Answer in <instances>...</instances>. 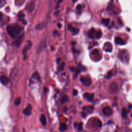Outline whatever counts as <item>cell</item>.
<instances>
[{"instance_id":"1","label":"cell","mask_w":132,"mask_h":132,"mask_svg":"<svg viewBox=\"0 0 132 132\" xmlns=\"http://www.w3.org/2000/svg\"><path fill=\"white\" fill-rule=\"evenodd\" d=\"M22 30V27L18 24H11L7 26V30L9 36L12 38H16Z\"/></svg>"},{"instance_id":"2","label":"cell","mask_w":132,"mask_h":132,"mask_svg":"<svg viewBox=\"0 0 132 132\" xmlns=\"http://www.w3.org/2000/svg\"><path fill=\"white\" fill-rule=\"evenodd\" d=\"M80 81L84 86L87 87L90 86L91 83V79L89 77L85 76H81L80 77Z\"/></svg>"},{"instance_id":"3","label":"cell","mask_w":132,"mask_h":132,"mask_svg":"<svg viewBox=\"0 0 132 132\" xmlns=\"http://www.w3.org/2000/svg\"><path fill=\"white\" fill-rule=\"evenodd\" d=\"M32 46V43L31 41H27V45L24 47V48L23 50L22 51V54L24 55V60H25L27 58V56H26V53L27 51L31 47V46Z\"/></svg>"},{"instance_id":"4","label":"cell","mask_w":132,"mask_h":132,"mask_svg":"<svg viewBox=\"0 0 132 132\" xmlns=\"http://www.w3.org/2000/svg\"><path fill=\"white\" fill-rule=\"evenodd\" d=\"M103 113L105 116H110L112 113V110L109 106H105L102 109Z\"/></svg>"},{"instance_id":"5","label":"cell","mask_w":132,"mask_h":132,"mask_svg":"<svg viewBox=\"0 0 132 132\" xmlns=\"http://www.w3.org/2000/svg\"><path fill=\"white\" fill-rule=\"evenodd\" d=\"M94 93H89L88 92H86L84 94V97L89 102H92L94 99Z\"/></svg>"},{"instance_id":"6","label":"cell","mask_w":132,"mask_h":132,"mask_svg":"<svg viewBox=\"0 0 132 132\" xmlns=\"http://www.w3.org/2000/svg\"><path fill=\"white\" fill-rule=\"evenodd\" d=\"M91 125L95 128H100L102 126V123L98 119H94L92 121Z\"/></svg>"},{"instance_id":"7","label":"cell","mask_w":132,"mask_h":132,"mask_svg":"<svg viewBox=\"0 0 132 132\" xmlns=\"http://www.w3.org/2000/svg\"><path fill=\"white\" fill-rule=\"evenodd\" d=\"M31 109L32 107L30 104H28L27 106L23 110V113L26 116H29L31 114Z\"/></svg>"},{"instance_id":"8","label":"cell","mask_w":132,"mask_h":132,"mask_svg":"<svg viewBox=\"0 0 132 132\" xmlns=\"http://www.w3.org/2000/svg\"><path fill=\"white\" fill-rule=\"evenodd\" d=\"M0 81L4 85H6L9 82V79L6 76L3 75L0 77Z\"/></svg>"},{"instance_id":"9","label":"cell","mask_w":132,"mask_h":132,"mask_svg":"<svg viewBox=\"0 0 132 132\" xmlns=\"http://www.w3.org/2000/svg\"><path fill=\"white\" fill-rule=\"evenodd\" d=\"M96 31H95L94 29L92 28L89 30V31H88V35L90 38H96Z\"/></svg>"},{"instance_id":"10","label":"cell","mask_w":132,"mask_h":132,"mask_svg":"<svg viewBox=\"0 0 132 132\" xmlns=\"http://www.w3.org/2000/svg\"><path fill=\"white\" fill-rule=\"evenodd\" d=\"M68 29L71 32H72L73 34H77L78 32V31H79V29H78L74 28L71 24H69V25H68Z\"/></svg>"},{"instance_id":"11","label":"cell","mask_w":132,"mask_h":132,"mask_svg":"<svg viewBox=\"0 0 132 132\" xmlns=\"http://www.w3.org/2000/svg\"><path fill=\"white\" fill-rule=\"evenodd\" d=\"M117 88H118L117 84L114 82H112L109 86V89L110 90H111L112 92H115L117 90Z\"/></svg>"},{"instance_id":"12","label":"cell","mask_w":132,"mask_h":132,"mask_svg":"<svg viewBox=\"0 0 132 132\" xmlns=\"http://www.w3.org/2000/svg\"><path fill=\"white\" fill-rule=\"evenodd\" d=\"M74 127L77 129L78 131H81L82 129V123L81 122L75 123L74 124Z\"/></svg>"},{"instance_id":"13","label":"cell","mask_w":132,"mask_h":132,"mask_svg":"<svg viewBox=\"0 0 132 132\" xmlns=\"http://www.w3.org/2000/svg\"><path fill=\"white\" fill-rule=\"evenodd\" d=\"M82 110L86 111L88 112H91L94 110V107L93 106H84L82 107Z\"/></svg>"},{"instance_id":"14","label":"cell","mask_w":132,"mask_h":132,"mask_svg":"<svg viewBox=\"0 0 132 132\" xmlns=\"http://www.w3.org/2000/svg\"><path fill=\"white\" fill-rule=\"evenodd\" d=\"M115 42L120 45H123L124 44V42L123 40L120 37H117L115 38Z\"/></svg>"},{"instance_id":"15","label":"cell","mask_w":132,"mask_h":132,"mask_svg":"<svg viewBox=\"0 0 132 132\" xmlns=\"http://www.w3.org/2000/svg\"><path fill=\"white\" fill-rule=\"evenodd\" d=\"M40 122L42 123V124L43 126H45L46 125V119L45 118V116H44V114H42L40 116Z\"/></svg>"},{"instance_id":"16","label":"cell","mask_w":132,"mask_h":132,"mask_svg":"<svg viewBox=\"0 0 132 132\" xmlns=\"http://www.w3.org/2000/svg\"><path fill=\"white\" fill-rule=\"evenodd\" d=\"M69 101V97L67 95H64L62 96V97L60 98V103L61 104H64L67 102H68Z\"/></svg>"},{"instance_id":"17","label":"cell","mask_w":132,"mask_h":132,"mask_svg":"<svg viewBox=\"0 0 132 132\" xmlns=\"http://www.w3.org/2000/svg\"><path fill=\"white\" fill-rule=\"evenodd\" d=\"M68 128V126L65 123H61L59 126V130L60 131H64Z\"/></svg>"},{"instance_id":"18","label":"cell","mask_w":132,"mask_h":132,"mask_svg":"<svg viewBox=\"0 0 132 132\" xmlns=\"http://www.w3.org/2000/svg\"><path fill=\"white\" fill-rule=\"evenodd\" d=\"M110 22V20L109 19H103L102 20V22L104 24L105 26L108 25Z\"/></svg>"},{"instance_id":"19","label":"cell","mask_w":132,"mask_h":132,"mask_svg":"<svg viewBox=\"0 0 132 132\" xmlns=\"http://www.w3.org/2000/svg\"><path fill=\"white\" fill-rule=\"evenodd\" d=\"M21 98L20 97H18L17 98H15V101H14V105L15 106H19L20 104H21Z\"/></svg>"},{"instance_id":"20","label":"cell","mask_w":132,"mask_h":132,"mask_svg":"<svg viewBox=\"0 0 132 132\" xmlns=\"http://www.w3.org/2000/svg\"><path fill=\"white\" fill-rule=\"evenodd\" d=\"M32 77L34 78V79L37 80H39V78H40V77H39V74L37 73V72H35L33 74L32 76Z\"/></svg>"},{"instance_id":"21","label":"cell","mask_w":132,"mask_h":132,"mask_svg":"<svg viewBox=\"0 0 132 132\" xmlns=\"http://www.w3.org/2000/svg\"><path fill=\"white\" fill-rule=\"evenodd\" d=\"M127 112V111H126V109L125 108H123L122 109V117L123 119H125L126 118Z\"/></svg>"},{"instance_id":"22","label":"cell","mask_w":132,"mask_h":132,"mask_svg":"<svg viewBox=\"0 0 132 132\" xmlns=\"http://www.w3.org/2000/svg\"><path fill=\"white\" fill-rule=\"evenodd\" d=\"M22 38V37H20L18 39V40H17V41H16L15 42L14 44H15L16 46H19V45H20V44H21V43Z\"/></svg>"},{"instance_id":"23","label":"cell","mask_w":132,"mask_h":132,"mask_svg":"<svg viewBox=\"0 0 132 132\" xmlns=\"http://www.w3.org/2000/svg\"><path fill=\"white\" fill-rule=\"evenodd\" d=\"M102 35V31L99 30L98 31H96V38L98 39V38H100L101 37Z\"/></svg>"},{"instance_id":"24","label":"cell","mask_w":132,"mask_h":132,"mask_svg":"<svg viewBox=\"0 0 132 132\" xmlns=\"http://www.w3.org/2000/svg\"><path fill=\"white\" fill-rule=\"evenodd\" d=\"M43 27H44V24L43 23L42 24L40 23V24H39L37 25H36V28L37 29H42Z\"/></svg>"},{"instance_id":"25","label":"cell","mask_w":132,"mask_h":132,"mask_svg":"<svg viewBox=\"0 0 132 132\" xmlns=\"http://www.w3.org/2000/svg\"><path fill=\"white\" fill-rule=\"evenodd\" d=\"M81 9H82V7H81V5H78L76 7V10H77V12H79V13H80L81 11Z\"/></svg>"},{"instance_id":"26","label":"cell","mask_w":132,"mask_h":132,"mask_svg":"<svg viewBox=\"0 0 132 132\" xmlns=\"http://www.w3.org/2000/svg\"><path fill=\"white\" fill-rule=\"evenodd\" d=\"M111 76H112V72L111 71H109L107 74V75L106 76V78L107 79H110L111 77Z\"/></svg>"},{"instance_id":"27","label":"cell","mask_w":132,"mask_h":132,"mask_svg":"<svg viewBox=\"0 0 132 132\" xmlns=\"http://www.w3.org/2000/svg\"><path fill=\"white\" fill-rule=\"evenodd\" d=\"M6 3L5 0H0V8L3 7Z\"/></svg>"},{"instance_id":"28","label":"cell","mask_w":132,"mask_h":132,"mask_svg":"<svg viewBox=\"0 0 132 132\" xmlns=\"http://www.w3.org/2000/svg\"><path fill=\"white\" fill-rule=\"evenodd\" d=\"M18 16H19V18L20 19H21V20H23V18L25 16V14H24V13H20L19 14Z\"/></svg>"},{"instance_id":"29","label":"cell","mask_w":132,"mask_h":132,"mask_svg":"<svg viewBox=\"0 0 132 132\" xmlns=\"http://www.w3.org/2000/svg\"><path fill=\"white\" fill-rule=\"evenodd\" d=\"M98 50H97V49H95V50H94L92 52V53H91V54H92V55H96V54H98Z\"/></svg>"},{"instance_id":"30","label":"cell","mask_w":132,"mask_h":132,"mask_svg":"<svg viewBox=\"0 0 132 132\" xmlns=\"http://www.w3.org/2000/svg\"><path fill=\"white\" fill-rule=\"evenodd\" d=\"M64 65H65V63H64V62H62V63L61 64L60 67V71H62V70H63V68H64Z\"/></svg>"},{"instance_id":"31","label":"cell","mask_w":132,"mask_h":132,"mask_svg":"<svg viewBox=\"0 0 132 132\" xmlns=\"http://www.w3.org/2000/svg\"><path fill=\"white\" fill-rule=\"evenodd\" d=\"M77 93H78V91H77V90H76V89H74V90H73V95L76 96V95H77Z\"/></svg>"},{"instance_id":"32","label":"cell","mask_w":132,"mask_h":132,"mask_svg":"<svg viewBox=\"0 0 132 132\" xmlns=\"http://www.w3.org/2000/svg\"><path fill=\"white\" fill-rule=\"evenodd\" d=\"M57 26H58V27L59 28H60L61 27V24L59 23L57 24Z\"/></svg>"},{"instance_id":"33","label":"cell","mask_w":132,"mask_h":132,"mask_svg":"<svg viewBox=\"0 0 132 132\" xmlns=\"http://www.w3.org/2000/svg\"><path fill=\"white\" fill-rule=\"evenodd\" d=\"M81 113H82V114H82V116L84 118H85V117L86 116V114L85 112H82Z\"/></svg>"},{"instance_id":"34","label":"cell","mask_w":132,"mask_h":132,"mask_svg":"<svg viewBox=\"0 0 132 132\" xmlns=\"http://www.w3.org/2000/svg\"><path fill=\"white\" fill-rule=\"evenodd\" d=\"M71 44H72V45H74L76 44V42L75 41H73V42H71Z\"/></svg>"},{"instance_id":"35","label":"cell","mask_w":132,"mask_h":132,"mask_svg":"<svg viewBox=\"0 0 132 132\" xmlns=\"http://www.w3.org/2000/svg\"><path fill=\"white\" fill-rule=\"evenodd\" d=\"M77 1V0H72V1L73 3H75Z\"/></svg>"},{"instance_id":"36","label":"cell","mask_w":132,"mask_h":132,"mask_svg":"<svg viewBox=\"0 0 132 132\" xmlns=\"http://www.w3.org/2000/svg\"><path fill=\"white\" fill-rule=\"evenodd\" d=\"M62 0H58V3H60L62 2Z\"/></svg>"},{"instance_id":"37","label":"cell","mask_w":132,"mask_h":132,"mask_svg":"<svg viewBox=\"0 0 132 132\" xmlns=\"http://www.w3.org/2000/svg\"><path fill=\"white\" fill-rule=\"evenodd\" d=\"M55 132H56V131H55Z\"/></svg>"}]
</instances>
